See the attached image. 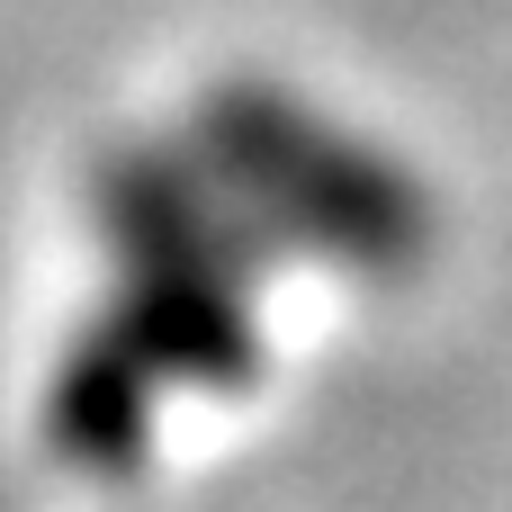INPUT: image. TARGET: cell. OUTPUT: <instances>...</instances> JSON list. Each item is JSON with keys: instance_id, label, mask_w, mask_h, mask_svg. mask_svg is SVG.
Here are the masks:
<instances>
[{"instance_id": "obj_1", "label": "cell", "mask_w": 512, "mask_h": 512, "mask_svg": "<svg viewBox=\"0 0 512 512\" xmlns=\"http://www.w3.org/2000/svg\"><path fill=\"white\" fill-rule=\"evenodd\" d=\"M90 207L117 252L108 315L153 351V369L198 387H243L261 369V333L243 297L261 261V225L216 189V171H180L171 153H99Z\"/></svg>"}, {"instance_id": "obj_2", "label": "cell", "mask_w": 512, "mask_h": 512, "mask_svg": "<svg viewBox=\"0 0 512 512\" xmlns=\"http://www.w3.org/2000/svg\"><path fill=\"white\" fill-rule=\"evenodd\" d=\"M198 153L216 189L279 243L324 252L369 279H405L432 252V198L378 144L324 126L306 99L270 81H216L198 99Z\"/></svg>"}, {"instance_id": "obj_3", "label": "cell", "mask_w": 512, "mask_h": 512, "mask_svg": "<svg viewBox=\"0 0 512 512\" xmlns=\"http://www.w3.org/2000/svg\"><path fill=\"white\" fill-rule=\"evenodd\" d=\"M153 378H162L153 351L117 315L81 324L72 351L54 360V387H45V441H54V459L81 468V477H126L144 459V441H153Z\"/></svg>"}]
</instances>
